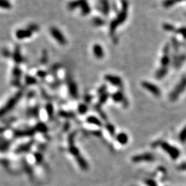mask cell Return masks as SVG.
<instances>
[{
	"instance_id": "cell-1",
	"label": "cell",
	"mask_w": 186,
	"mask_h": 186,
	"mask_svg": "<svg viewBox=\"0 0 186 186\" xmlns=\"http://www.w3.org/2000/svg\"><path fill=\"white\" fill-rule=\"evenodd\" d=\"M127 10H128V3L125 0H123L122 10L119 13L116 19H114L110 25V33L111 35H113L116 28L126 20L127 17Z\"/></svg>"
},
{
	"instance_id": "cell-2",
	"label": "cell",
	"mask_w": 186,
	"mask_h": 186,
	"mask_svg": "<svg viewBox=\"0 0 186 186\" xmlns=\"http://www.w3.org/2000/svg\"><path fill=\"white\" fill-rule=\"evenodd\" d=\"M22 95H23V93H22L21 91H19L15 94L14 97L10 98V99L8 100V102L4 105V107L0 109V117L5 115L6 114L9 113L11 110L14 108L17 103L19 102V101L21 99Z\"/></svg>"
},
{
	"instance_id": "cell-3",
	"label": "cell",
	"mask_w": 186,
	"mask_h": 186,
	"mask_svg": "<svg viewBox=\"0 0 186 186\" xmlns=\"http://www.w3.org/2000/svg\"><path fill=\"white\" fill-rule=\"evenodd\" d=\"M186 88V76L182 77L179 84H177L174 90L170 93V99L171 102H175L179 97V96Z\"/></svg>"
},
{
	"instance_id": "cell-4",
	"label": "cell",
	"mask_w": 186,
	"mask_h": 186,
	"mask_svg": "<svg viewBox=\"0 0 186 186\" xmlns=\"http://www.w3.org/2000/svg\"><path fill=\"white\" fill-rule=\"evenodd\" d=\"M50 33L58 44L65 46L67 44V39L63 33L57 27H51L50 28Z\"/></svg>"
},
{
	"instance_id": "cell-5",
	"label": "cell",
	"mask_w": 186,
	"mask_h": 186,
	"mask_svg": "<svg viewBox=\"0 0 186 186\" xmlns=\"http://www.w3.org/2000/svg\"><path fill=\"white\" fill-rule=\"evenodd\" d=\"M159 145L162 147L163 150L169 154L172 159H176L179 158V155H180V152L176 147L172 146L166 142H161Z\"/></svg>"
},
{
	"instance_id": "cell-6",
	"label": "cell",
	"mask_w": 186,
	"mask_h": 186,
	"mask_svg": "<svg viewBox=\"0 0 186 186\" xmlns=\"http://www.w3.org/2000/svg\"><path fill=\"white\" fill-rule=\"evenodd\" d=\"M142 86L143 88L146 89L147 91L155 96L156 97H159L161 96V90L158 86H155V85L152 84V83L148 82H143L142 83Z\"/></svg>"
},
{
	"instance_id": "cell-7",
	"label": "cell",
	"mask_w": 186,
	"mask_h": 186,
	"mask_svg": "<svg viewBox=\"0 0 186 186\" xmlns=\"http://www.w3.org/2000/svg\"><path fill=\"white\" fill-rule=\"evenodd\" d=\"M154 160L153 154L150 153H144L139 155H136L132 158V161L134 163L139 162H151Z\"/></svg>"
},
{
	"instance_id": "cell-8",
	"label": "cell",
	"mask_w": 186,
	"mask_h": 186,
	"mask_svg": "<svg viewBox=\"0 0 186 186\" xmlns=\"http://www.w3.org/2000/svg\"><path fill=\"white\" fill-rule=\"evenodd\" d=\"M105 80L111 84L113 86L116 87H122L123 86V82L122 79L118 76L113 75H106L104 77Z\"/></svg>"
},
{
	"instance_id": "cell-9",
	"label": "cell",
	"mask_w": 186,
	"mask_h": 186,
	"mask_svg": "<svg viewBox=\"0 0 186 186\" xmlns=\"http://www.w3.org/2000/svg\"><path fill=\"white\" fill-rule=\"evenodd\" d=\"M33 35V32L29 30L28 28L26 29H19L15 33V36L18 39H25L31 37Z\"/></svg>"
},
{
	"instance_id": "cell-10",
	"label": "cell",
	"mask_w": 186,
	"mask_h": 186,
	"mask_svg": "<svg viewBox=\"0 0 186 186\" xmlns=\"http://www.w3.org/2000/svg\"><path fill=\"white\" fill-rule=\"evenodd\" d=\"M99 8L104 15H108L110 13V9L108 0H100L99 4Z\"/></svg>"
},
{
	"instance_id": "cell-11",
	"label": "cell",
	"mask_w": 186,
	"mask_h": 186,
	"mask_svg": "<svg viewBox=\"0 0 186 186\" xmlns=\"http://www.w3.org/2000/svg\"><path fill=\"white\" fill-rule=\"evenodd\" d=\"M68 86L70 95L73 98L77 99L78 97V88L76 83L72 80H69L68 82Z\"/></svg>"
},
{
	"instance_id": "cell-12",
	"label": "cell",
	"mask_w": 186,
	"mask_h": 186,
	"mask_svg": "<svg viewBox=\"0 0 186 186\" xmlns=\"http://www.w3.org/2000/svg\"><path fill=\"white\" fill-rule=\"evenodd\" d=\"M93 52L94 55L95 56L96 58L97 59H102L104 57V49H103L102 46L99 44H95L93 48Z\"/></svg>"
},
{
	"instance_id": "cell-13",
	"label": "cell",
	"mask_w": 186,
	"mask_h": 186,
	"mask_svg": "<svg viewBox=\"0 0 186 186\" xmlns=\"http://www.w3.org/2000/svg\"><path fill=\"white\" fill-rule=\"evenodd\" d=\"M186 59V56L185 55H176L174 57V66L175 67V68H179L180 67L182 66V64L184 63Z\"/></svg>"
},
{
	"instance_id": "cell-14",
	"label": "cell",
	"mask_w": 186,
	"mask_h": 186,
	"mask_svg": "<svg viewBox=\"0 0 186 186\" xmlns=\"http://www.w3.org/2000/svg\"><path fill=\"white\" fill-rule=\"evenodd\" d=\"M13 58L14 59V61L17 64H21L23 62V57H22L21 50H20V48L19 46H17L15 48L14 53L13 54Z\"/></svg>"
},
{
	"instance_id": "cell-15",
	"label": "cell",
	"mask_w": 186,
	"mask_h": 186,
	"mask_svg": "<svg viewBox=\"0 0 186 186\" xmlns=\"http://www.w3.org/2000/svg\"><path fill=\"white\" fill-rule=\"evenodd\" d=\"M22 72L21 70L19 67H15L13 70V76L14 77V80H15V82H13V84L14 85H16L18 86L19 84V79L20 77H21Z\"/></svg>"
},
{
	"instance_id": "cell-16",
	"label": "cell",
	"mask_w": 186,
	"mask_h": 186,
	"mask_svg": "<svg viewBox=\"0 0 186 186\" xmlns=\"http://www.w3.org/2000/svg\"><path fill=\"white\" fill-rule=\"evenodd\" d=\"M112 97H113V99L115 101V102H118V103L127 102L126 99H125L124 97V93H123L122 91L116 92L115 93H114L113 95H112Z\"/></svg>"
},
{
	"instance_id": "cell-17",
	"label": "cell",
	"mask_w": 186,
	"mask_h": 186,
	"mask_svg": "<svg viewBox=\"0 0 186 186\" xmlns=\"http://www.w3.org/2000/svg\"><path fill=\"white\" fill-rule=\"evenodd\" d=\"M84 1V0H74V1H71L68 4V8L70 10H74L75 9L79 8L81 7Z\"/></svg>"
},
{
	"instance_id": "cell-18",
	"label": "cell",
	"mask_w": 186,
	"mask_h": 186,
	"mask_svg": "<svg viewBox=\"0 0 186 186\" xmlns=\"http://www.w3.org/2000/svg\"><path fill=\"white\" fill-rule=\"evenodd\" d=\"M35 133V130H18L15 133V136L17 137H21V136H32Z\"/></svg>"
},
{
	"instance_id": "cell-19",
	"label": "cell",
	"mask_w": 186,
	"mask_h": 186,
	"mask_svg": "<svg viewBox=\"0 0 186 186\" xmlns=\"http://www.w3.org/2000/svg\"><path fill=\"white\" fill-rule=\"evenodd\" d=\"M80 9L83 15H88V14H90V13L91 11V8L88 3V1H87V0H84L82 4V6H81Z\"/></svg>"
},
{
	"instance_id": "cell-20",
	"label": "cell",
	"mask_w": 186,
	"mask_h": 186,
	"mask_svg": "<svg viewBox=\"0 0 186 186\" xmlns=\"http://www.w3.org/2000/svg\"><path fill=\"white\" fill-rule=\"evenodd\" d=\"M168 73V69L167 68H164V67H161V68L156 71L155 74V77L157 78L158 79H162L165 75Z\"/></svg>"
},
{
	"instance_id": "cell-21",
	"label": "cell",
	"mask_w": 186,
	"mask_h": 186,
	"mask_svg": "<svg viewBox=\"0 0 186 186\" xmlns=\"http://www.w3.org/2000/svg\"><path fill=\"white\" fill-rule=\"evenodd\" d=\"M116 140L118 141L119 143H120L121 144L125 145L128 142V136L124 133H119L116 136Z\"/></svg>"
},
{
	"instance_id": "cell-22",
	"label": "cell",
	"mask_w": 186,
	"mask_h": 186,
	"mask_svg": "<svg viewBox=\"0 0 186 186\" xmlns=\"http://www.w3.org/2000/svg\"><path fill=\"white\" fill-rule=\"evenodd\" d=\"M76 159H77V163H79L80 167H82L83 170H87L88 168V163H87L86 160H85L82 156L79 155V156H77V157H76Z\"/></svg>"
},
{
	"instance_id": "cell-23",
	"label": "cell",
	"mask_w": 186,
	"mask_h": 186,
	"mask_svg": "<svg viewBox=\"0 0 186 186\" xmlns=\"http://www.w3.org/2000/svg\"><path fill=\"white\" fill-rule=\"evenodd\" d=\"M86 121L88 124H94V125H98V126H102V122H101L97 117H95V116H88V117L87 118Z\"/></svg>"
},
{
	"instance_id": "cell-24",
	"label": "cell",
	"mask_w": 186,
	"mask_h": 186,
	"mask_svg": "<svg viewBox=\"0 0 186 186\" xmlns=\"http://www.w3.org/2000/svg\"><path fill=\"white\" fill-rule=\"evenodd\" d=\"M170 63V59L168 55H163L162 58L161 59V67L167 68Z\"/></svg>"
},
{
	"instance_id": "cell-25",
	"label": "cell",
	"mask_w": 186,
	"mask_h": 186,
	"mask_svg": "<svg viewBox=\"0 0 186 186\" xmlns=\"http://www.w3.org/2000/svg\"><path fill=\"white\" fill-rule=\"evenodd\" d=\"M92 22H93V25H95V26H104L105 24L104 20L102 19V18L98 17H93V20H92Z\"/></svg>"
},
{
	"instance_id": "cell-26",
	"label": "cell",
	"mask_w": 186,
	"mask_h": 186,
	"mask_svg": "<svg viewBox=\"0 0 186 186\" xmlns=\"http://www.w3.org/2000/svg\"><path fill=\"white\" fill-rule=\"evenodd\" d=\"M0 8L9 10L12 8V5L8 0H0Z\"/></svg>"
},
{
	"instance_id": "cell-27",
	"label": "cell",
	"mask_w": 186,
	"mask_h": 186,
	"mask_svg": "<svg viewBox=\"0 0 186 186\" xmlns=\"http://www.w3.org/2000/svg\"><path fill=\"white\" fill-rule=\"evenodd\" d=\"M31 143H27V144H25L24 145H21L19 146L18 148L17 149V152L18 153H21V152H25L26 151H28L29 149L31 147Z\"/></svg>"
},
{
	"instance_id": "cell-28",
	"label": "cell",
	"mask_w": 186,
	"mask_h": 186,
	"mask_svg": "<svg viewBox=\"0 0 186 186\" xmlns=\"http://www.w3.org/2000/svg\"><path fill=\"white\" fill-rule=\"evenodd\" d=\"M35 130L39 132H41V133H44L47 131L48 128H47L46 125L44 124H43V123H39V124H38L37 125H36Z\"/></svg>"
},
{
	"instance_id": "cell-29",
	"label": "cell",
	"mask_w": 186,
	"mask_h": 186,
	"mask_svg": "<svg viewBox=\"0 0 186 186\" xmlns=\"http://www.w3.org/2000/svg\"><path fill=\"white\" fill-rule=\"evenodd\" d=\"M26 83L28 85H35L37 83V79L35 78L31 77V76L27 75L25 77Z\"/></svg>"
},
{
	"instance_id": "cell-30",
	"label": "cell",
	"mask_w": 186,
	"mask_h": 186,
	"mask_svg": "<svg viewBox=\"0 0 186 186\" xmlns=\"http://www.w3.org/2000/svg\"><path fill=\"white\" fill-rule=\"evenodd\" d=\"M163 28L165 30L168 31V32H175L176 30L175 27L170 24H164L163 25Z\"/></svg>"
},
{
	"instance_id": "cell-31",
	"label": "cell",
	"mask_w": 186,
	"mask_h": 186,
	"mask_svg": "<svg viewBox=\"0 0 186 186\" xmlns=\"http://www.w3.org/2000/svg\"><path fill=\"white\" fill-rule=\"evenodd\" d=\"M176 3V2L175 0H164L163 2V6H164L165 8H167L174 6Z\"/></svg>"
},
{
	"instance_id": "cell-32",
	"label": "cell",
	"mask_w": 186,
	"mask_h": 186,
	"mask_svg": "<svg viewBox=\"0 0 186 186\" xmlns=\"http://www.w3.org/2000/svg\"><path fill=\"white\" fill-rule=\"evenodd\" d=\"M175 33L181 35L184 39H186V27H181V28L176 29Z\"/></svg>"
},
{
	"instance_id": "cell-33",
	"label": "cell",
	"mask_w": 186,
	"mask_h": 186,
	"mask_svg": "<svg viewBox=\"0 0 186 186\" xmlns=\"http://www.w3.org/2000/svg\"><path fill=\"white\" fill-rule=\"evenodd\" d=\"M179 139L182 143L186 142V126L183 128L179 134Z\"/></svg>"
},
{
	"instance_id": "cell-34",
	"label": "cell",
	"mask_w": 186,
	"mask_h": 186,
	"mask_svg": "<svg viewBox=\"0 0 186 186\" xmlns=\"http://www.w3.org/2000/svg\"><path fill=\"white\" fill-rule=\"evenodd\" d=\"M87 110H88V107H87L86 105L85 104H80L79 106H78V111L80 114L82 115H84V114H86Z\"/></svg>"
},
{
	"instance_id": "cell-35",
	"label": "cell",
	"mask_w": 186,
	"mask_h": 186,
	"mask_svg": "<svg viewBox=\"0 0 186 186\" xmlns=\"http://www.w3.org/2000/svg\"><path fill=\"white\" fill-rule=\"evenodd\" d=\"M70 153L73 154V156H75V157H77V156L80 155L79 150H78L75 146H74V145H71V146H70Z\"/></svg>"
},
{
	"instance_id": "cell-36",
	"label": "cell",
	"mask_w": 186,
	"mask_h": 186,
	"mask_svg": "<svg viewBox=\"0 0 186 186\" xmlns=\"http://www.w3.org/2000/svg\"><path fill=\"white\" fill-rule=\"evenodd\" d=\"M46 111L47 113H48V115H49V116L50 117H52L53 115V106L52 104H48L46 105Z\"/></svg>"
},
{
	"instance_id": "cell-37",
	"label": "cell",
	"mask_w": 186,
	"mask_h": 186,
	"mask_svg": "<svg viewBox=\"0 0 186 186\" xmlns=\"http://www.w3.org/2000/svg\"><path fill=\"white\" fill-rule=\"evenodd\" d=\"M108 97H109L108 94L106 93H104V94H102V95H101L100 97H99V104H104V103L107 101Z\"/></svg>"
},
{
	"instance_id": "cell-38",
	"label": "cell",
	"mask_w": 186,
	"mask_h": 186,
	"mask_svg": "<svg viewBox=\"0 0 186 186\" xmlns=\"http://www.w3.org/2000/svg\"><path fill=\"white\" fill-rule=\"evenodd\" d=\"M28 28L33 33V32H37V31L39 30V27L36 24H30V25L28 26Z\"/></svg>"
},
{
	"instance_id": "cell-39",
	"label": "cell",
	"mask_w": 186,
	"mask_h": 186,
	"mask_svg": "<svg viewBox=\"0 0 186 186\" xmlns=\"http://www.w3.org/2000/svg\"><path fill=\"white\" fill-rule=\"evenodd\" d=\"M106 128L107 130L109 131V133H110V134H112V135H114V134H115V127H114L113 125L107 124L106 125Z\"/></svg>"
},
{
	"instance_id": "cell-40",
	"label": "cell",
	"mask_w": 186,
	"mask_h": 186,
	"mask_svg": "<svg viewBox=\"0 0 186 186\" xmlns=\"http://www.w3.org/2000/svg\"><path fill=\"white\" fill-rule=\"evenodd\" d=\"M60 115L63 116H64V117L73 118V117H74V116H75V115H74L73 113H67V112H61V113H60Z\"/></svg>"
},
{
	"instance_id": "cell-41",
	"label": "cell",
	"mask_w": 186,
	"mask_h": 186,
	"mask_svg": "<svg viewBox=\"0 0 186 186\" xmlns=\"http://www.w3.org/2000/svg\"><path fill=\"white\" fill-rule=\"evenodd\" d=\"M172 45H173V47L175 49V50H177V49L179 48V42L177 40H176V38L173 37L172 38Z\"/></svg>"
},
{
	"instance_id": "cell-42",
	"label": "cell",
	"mask_w": 186,
	"mask_h": 186,
	"mask_svg": "<svg viewBox=\"0 0 186 186\" xmlns=\"http://www.w3.org/2000/svg\"><path fill=\"white\" fill-rule=\"evenodd\" d=\"M47 60H48V55H47L46 52H44L43 55H42V57L41 59V62L43 63V64H46Z\"/></svg>"
},
{
	"instance_id": "cell-43",
	"label": "cell",
	"mask_w": 186,
	"mask_h": 186,
	"mask_svg": "<svg viewBox=\"0 0 186 186\" xmlns=\"http://www.w3.org/2000/svg\"><path fill=\"white\" fill-rule=\"evenodd\" d=\"M145 183H146V184L148 186H158L156 185V183L153 180H151V179L146 180L145 181Z\"/></svg>"
},
{
	"instance_id": "cell-44",
	"label": "cell",
	"mask_w": 186,
	"mask_h": 186,
	"mask_svg": "<svg viewBox=\"0 0 186 186\" xmlns=\"http://www.w3.org/2000/svg\"><path fill=\"white\" fill-rule=\"evenodd\" d=\"M37 75L39 76V77L44 78L47 75V73H46V72H44L43 70H39L37 72Z\"/></svg>"
},
{
	"instance_id": "cell-45",
	"label": "cell",
	"mask_w": 186,
	"mask_h": 186,
	"mask_svg": "<svg viewBox=\"0 0 186 186\" xmlns=\"http://www.w3.org/2000/svg\"><path fill=\"white\" fill-rule=\"evenodd\" d=\"M170 51V46L169 44L165 45L164 48H163V55H168Z\"/></svg>"
},
{
	"instance_id": "cell-46",
	"label": "cell",
	"mask_w": 186,
	"mask_h": 186,
	"mask_svg": "<svg viewBox=\"0 0 186 186\" xmlns=\"http://www.w3.org/2000/svg\"><path fill=\"white\" fill-rule=\"evenodd\" d=\"M106 90V86L104 85V86H102L99 89L98 93L99 94H100V95H102V94L105 93V90Z\"/></svg>"
},
{
	"instance_id": "cell-47",
	"label": "cell",
	"mask_w": 186,
	"mask_h": 186,
	"mask_svg": "<svg viewBox=\"0 0 186 186\" xmlns=\"http://www.w3.org/2000/svg\"><path fill=\"white\" fill-rule=\"evenodd\" d=\"M2 54H3L4 56L5 57H9V56L10 55V52H9L8 50H6H6H3V52H2Z\"/></svg>"
},
{
	"instance_id": "cell-48",
	"label": "cell",
	"mask_w": 186,
	"mask_h": 186,
	"mask_svg": "<svg viewBox=\"0 0 186 186\" xmlns=\"http://www.w3.org/2000/svg\"><path fill=\"white\" fill-rule=\"evenodd\" d=\"M35 158H36V159H37V161H38V162H41V159H42V156H41V154H35Z\"/></svg>"
},
{
	"instance_id": "cell-49",
	"label": "cell",
	"mask_w": 186,
	"mask_h": 186,
	"mask_svg": "<svg viewBox=\"0 0 186 186\" xmlns=\"http://www.w3.org/2000/svg\"><path fill=\"white\" fill-rule=\"evenodd\" d=\"M179 170H186V163H182L181 165L179 166Z\"/></svg>"
},
{
	"instance_id": "cell-50",
	"label": "cell",
	"mask_w": 186,
	"mask_h": 186,
	"mask_svg": "<svg viewBox=\"0 0 186 186\" xmlns=\"http://www.w3.org/2000/svg\"><path fill=\"white\" fill-rule=\"evenodd\" d=\"M91 99H92V97H90V95L86 96V100L87 101V102H90Z\"/></svg>"
},
{
	"instance_id": "cell-51",
	"label": "cell",
	"mask_w": 186,
	"mask_h": 186,
	"mask_svg": "<svg viewBox=\"0 0 186 186\" xmlns=\"http://www.w3.org/2000/svg\"><path fill=\"white\" fill-rule=\"evenodd\" d=\"M175 1H176V3H177V2H181V1H186V0H175Z\"/></svg>"
}]
</instances>
